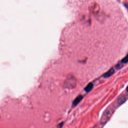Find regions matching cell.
<instances>
[{
	"instance_id": "cell-1",
	"label": "cell",
	"mask_w": 128,
	"mask_h": 128,
	"mask_svg": "<svg viewBox=\"0 0 128 128\" xmlns=\"http://www.w3.org/2000/svg\"><path fill=\"white\" fill-rule=\"evenodd\" d=\"M115 109V108H114L113 106L112 107H110L107 109V110L104 112V115H103V117H102L101 119V124L104 125V124H105L108 121L109 119L113 115Z\"/></svg>"
},
{
	"instance_id": "cell-2",
	"label": "cell",
	"mask_w": 128,
	"mask_h": 128,
	"mask_svg": "<svg viewBox=\"0 0 128 128\" xmlns=\"http://www.w3.org/2000/svg\"><path fill=\"white\" fill-rule=\"evenodd\" d=\"M76 84V81L72 77L71 78H68L67 80H66L65 83V86L66 88L72 89L73 88L75 87Z\"/></svg>"
},
{
	"instance_id": "cell-3",
	"label": "cell",
	"mask_w": 128,
	"mask_h": 128,
	"mask_svg": "<svg viewBox=\"0 0 128 128\" xmlns=\"http://www.w3.org/2000/svg\"><path fill=\"white\" fill-rule=\"evenodd\" d=\"M127 100V97L125 96H121L120 97H119L117 101V104L118 105V106H120L121 105H122L126 101V100Z\"/></svg>"
},
{
	"instance_id": "cell-4",
	"label": "cell",
	"mask_w": 128,
	"mask_h": 128,
	"mask_svg": "<svg viewBox=\"0 0 128 128\" xmlns=\"http://www.w3.org/2000/svg\"><path fill=\"white\" fill-rule=\"evenodd\" d=\"M115 73V70L112 68V69H110L109 71H108L107 73H106L104 75L103 77L104 78H107L109 77H110L111 76H112Z\"/></svg>"
},
{
	"instance_id": "cell-5",
	"label": "cell",
	"mask_w": 128,
	"mask_h": 128,
	"mask_svg": "<svg viewBox=\"0 0 128 128\" xmlns=\"http://www.w3.org/2000/svg\"><path fill=\"white\" fill-rule=\"evenodd\" d=\"M83 97L81 95L79 96L78 97H77L75 100L74 101L73 103V105L74 107L76 106L77 105H78V104L80 103V102L81 101V100L83 99Z\"/></svg>"
},
{
	"instance_id": "cell-6",
	"label": "cell",
	"mask_w": 128,
	"mask_h": 128,
	"mask_svg": "<svg viewBox=\"0 0 128 128\" xmlns=\"http://www.w3.org/2000/svg\"><path fill=\"white\" fill-rule=\"evenodd\" d=\"M93 87H94L93 84L92 83H90L87 85L86 87H85V91H86L87 93H88L92 90V89L93 88Z\"/></svg>"
},
{
	"instance_id": "cell-7",
	"label": "cell",
	"mask_w": 128,
	"mask_h": 128,
	"mask_svg": "<svg viewBox=\"0 0 128 128\" xmlns=\"http://www.w3.org/2000/svg\"><path fill=\"white\" fill-rule=\"evenodd\" d=\"M128 61V55H127L124 59H122V60L121 61V63L123 64H127Z\"/></svg>"
},
{
	"instance_id": "cell-8",
	"label": "cell",
	"mask_w": 128,
	"mask_h": 128,
	"mask_svg": "<svg viewBox=\"0 0 128 128\" xmlns=\"http://www.w3.org/2000/svg\"><path fill=\"white\" fill-rule=\"evenodd\" d=\"M123 67V63L122 64H118L116 66V68L117 70H119V69H121Z\"/></svg>"
}]
</instances>
